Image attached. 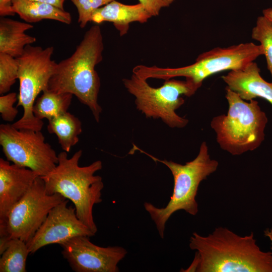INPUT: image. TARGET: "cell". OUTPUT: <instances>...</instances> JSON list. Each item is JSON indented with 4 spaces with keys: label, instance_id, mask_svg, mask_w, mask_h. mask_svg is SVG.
I'll use <instances>...</instances> for the list:
<instances>
[{
    "label": "cell",
    "instance_id": "4",
    "mask_svg": "<svg viewBox=\"0 0 272 272\" xmlns=\"http://www.w3.org/2000/svg\"><path fill=\"white\" fill-rule=\"evenodd\" d=\"M133 146L132 150L139 151L155 162L167 166L173 177L172 194L165 207L158 208L149 202L144 203V207L154 222L160 237L163 239L166 223L175 212L183 210L192 216L197 214L198 208L196 196L199 184L217 170L219 163L211 158L206 142L201 143L197 156L184 164L159 159L134 145Z\"/></svg>",
    "mask_w": 272,
    "mask_h": 272
},
{
    "label": "cell",
    "instance_id": "19",
    "mask_svg": "<svg viewBox=\"0 0 272 272\" xmlns=\"http://www.w3.org/2000/svg\"><path fill=\"white\" fill-rule=\"evenodd\" d=\"M73 95L68 93H58L46 89L36 100L33 113L38 119L48 120L67 111Z\"/></svg>",
    "mask_w": 272,
    "mask_h": 272
},
{
    "label": "cell",
    "instance_id": "23",
    "mask_svg": "<svg viewBox=\"0 0 272 272\" xmlns=\"http://www.w3.org/2000/svg\"><path fill=\"white\" fill-rule=\"evenodd\" d=\"M76 6L78 13V22L80 27L84 28L89 22L93 13L98 9L114 0H71Z\"/></svg>",
    "mask_w": 272,
    "mask_h": 272
},
{
    "label": "cell",
    "instance_id": "20",
    "mask_svg": "<svg viewBox=\"0 0 272 272\" xmlns=\"http://www.w3.org/2000/svg\"><path fill=\"white\" fill-rule=\"evenodd\" d=\"M30 252L26 242L11 239L1 254L0 272H26V260Z\"/></svg>",
    "mask_w": 272,
    "mask_h": 272
},
{
    "label": "cell",
    "instance_id": "21",
    "mask_svg": "<svg viewBox=\"0 0 272 272\" xmlns=\"http://www.w3.org/2000/svg\"><path fill=\"white\" fill-rule=\"evenodd\" d=\"M251 36L252 39L260 43L267 69L272 77V21L263 15L258 17L256 25L252 29Z\"/></svg>",
    "mask_w": 272,
    "mask_h": 272
},
{
    "label": "cell",
    "instance_id": "12",
    "mask_svg": "<svg viewBox=\"0 0 272 272\" xmlns=\"http://www.w3.org/2000/svg\"><path fill=\"white\" fill-rule=\"evenodd\" d=\"M65 200L54 207L34 236L26 243L30 254L51 244H61L78 236L95 234L77 217L75 208Z\"/></svg>",
    "mask_w": 272,
    "mask_h": 272
},
{
    "label": "cell",
    "instance_id": "10",
    "mask_svg": "<svg viewBox=\"0 0 272 272\" xmlns=\"http://www.w3.org/2000/svg\"><path fill=\"white\" fill-rule=\"evenodd\" d=\"M0 145L7 160L30 169L39 176L49 173L58 163V155L45 142L41 131L1 124Z\"/></svg>",
    "mask_w": 272,
    "mask_h": 272
},
{
    "label": "cell",
    "instance_id": "24",
    "mask_svg": "<svg viewBox=\"0 0 272 272\" xmlns=\"http://www.w3.org/2000/svg\"><path fill=\"white\" fill-rule=\"evenodd\" d=\"M18 100L16 93L11 92L0 97V113L1 117L4 121H13L18 113L14 104Z\"/></svg>",
    "mask_w": 272,
    "mask_h": 272
},
{
    "label": "cell",
    "instance_id": "27",
    "mask_svg": "<svg viewBox=\"0 0 272 272\" xmlns=\"http://www.w3.org/2000/svg\"><path fill=\"white\" fill-rule=\"evenodd\" d=\"M47 3L60 9L64 10L63 5L65 0H33Z\"/></svg>",
    "mask_w": 272,
    "mask_h": 272
},
{
    "label": "cell",
    "instance_id": "26",
    "mask_svg": "<svg viewBox=\"0 0 272 272\" xmlns=\"http://www.w3.org/2000/svg\"><path fill=\"white\" fill-rule=\"evenodd\" d=\"M14 0H0V15L1 17L14 16L12 3Z\"/></svg>",
    "mask_w": 272,
    "mask_h": 272
},
{
    "label": "cell",
    "instance_id": "1",
    "mask_svg": "<svg viewBox=\"0 0 272 272\" xmlns=\"http://www.w3.org/2000/svg\"><path fill=\"white\" fill-rule=\"evenodd\" d=\"M189 246L196 251L197 272H272V252L260 249L253 232L241 236L222 227L206 236L193 232Z\"/></svg>",
    "mask_w": 272,
    "mask_h": 272
},
{
    "label": "cell",
    "instance_id": "5",
    "mask_svg": "<svg viewBox=\"0 0 272 272\" xmlns=\"http://www.w3.org/2000/svg\"><path fill=\"white\" fill-rule=\"evenodd\" d=\"M225 89L227 113L214 117L211 122L217 142L222 149L234 156L254 150L264 140L266 114L256 100L246 102L228 87Z\"/></svg>",
    "mask_w": 272,
    "mask_h": 272
},
{
    "label": "cell",
    "instance_id": "28",
    "mask_svg": "<svg viewBox=\"0 0 272 272\" xmlns=\"http://www.w3.org/2000/svg\"><path fill=\"white\" fill-rule=\"evenodd\" d=\"M263 15L272 21V8H268L262 11Z\"/></svg>",
    "mask_w": 272,
    "mask_h": 272
},
{
    "label": "cell",
    "instance_id": "3",
    "mask_svg": "<svg viewBox=\"0 0 272 272\" xmlns=\"http://www.w3.org/2000/svg\"><path fill=\"white\" fill-rule=\"evenodd\" d=\"M82 151L79 150L69 158L67 152L58 155V163L49 173L41 176L46 193H59L75 206L78 218L95 235L97 227L93 216V208L102 201V178L94 174L102 168V162L94 161L88 166L79 165Z\"/></svg>",
    "mask_w": 272,
    "mask_h": 272
},
{
    "label": "cell",
    "instance_id": "9",
    "mask_svg": "<svg viewBox=\"0 0 272 272\" xmlns=\"http://www.w3.org/2000/svg\"><path fill=\"white\" fill-rule=\"evenodd\" d=\"M66 199L59 193H46L44 180L36 178L26 194L14 206L0 225V254L11 239L27 243L46 219L50 210Z\"/></svg>",
    "mask_w": 272,
    "mask_h": 272
},
{
    "label": "cell",
    "instance_id": "29",
    "mask_svg": "<svg viewBox=\"0 0 272 272\" xmlns=\"http://www.w3.org/2000/svg\"><path fill=\"white\" fill-rule=\"evenodd\" d=\"M264 235L267 237L270 241L271 249L272 250V228L266 229L264 231Z\"/></svg>",
    "mask_w": 272,
    "mask_h": 272
},
{
    "label": "cell",
    "instance_id": "14",
    "mask_svg": "<svg viewBox=\"0 0 272 272\" xmlns=\"http://www.w3.org/2000/svg\"><path fill=\"white\" fill-rule=\"evenodd\" d=\"M222 78L227 87L242 99L250 101L260 97L272 104V83L261 77L260 69L254 61L242 69L230 71Z\"/></svg>",
    "mask_w": 272,
    "mask_h": 272
},
{
    "label": "cell",
    "instance_id": "6",
    "mask_svg": "<svg viewBox=\"0 0 272 272\" xmlns=\"http://www.w3.org/2000/svg\"><path fill=\"white\" fill-rule=\"evenodd\" d=\"M263 54L260 45L247 42L216 47L199 54L193 63L187 66L170 68L140 64L133 67L132 73L146 80L154 78L165 81L183 77L201 86L208 77L225 71L242 69Z\"/></svg>",
    "mask_w": 272,
    "mask_h": 272
},
{
    "label": "cell",
    "instance_id": "18",
    "mask_svg": "<svg viewBox=\"0 0 272 272\" xmlns=\"http://www.w3.org/2000/svg\"><path fill=\"white\" fill-rule=\"evenodd\" d=\"M47 130L56 135L62 150L68 153L79 141L82 123L78 118L67 111L49 120Z\"/></svg>",
    "mask_w": 272,
    "mask_h": 272
},
{
    "label": "cell",
    "instance_id": "7",
    "mask_svg": "<svg viewBox=\"0 0 272 272\" xmlns=\"http://www.w3.org/2000/svg\"><path fill=\"white\" fill-rule=\"evenodd\" d=\"M124 87L134 97L137 109L147 118L160 119L171 128H183L188 120L178 115L176 110L184 103L181 96L194 95L201 86L189 79L165 80L158 88L151 87L147 80L136 75L122 79Z\"/></svg>",
    "mask_w": 272,
    "mask_h": 272
},
{
    "label": "cell",
    "instance_id": "16",
    "mask_svg": "<svg viewBox=\"0 0 272 272\" xmlns=\"http://www.w3.org/2000/svg\"><path fill=\"white\" fill-rule=\"evenodd\" d=\"M33 28L26 22H20L5 17L0 19V53L16 58L20 57L27 45L36 41V37L25 32Z\"/></svg>",
    "mask_w": 272,
    "mask_h": 272
},
{
    "label": "cell",
    "instance_id": "2",
    "mask_svg": "<svg viewBox=\"0 0 272 272\" xmlns=\"http://www.w3.org/2000/svg\"><path fill=\"white\" fill-rule=\"evenodd\" d=\"M103 38L98 25L91 27L69 57L57 63L48 89L75 95L99 122L102 109L98 102L100 79L95 66L103 59Z\"/></svg>",
    "mask_w": 272,
    "mask_h": 272
},
{
    "label": "cell",
    "instance_id": "25",
    "mask_svg": "<svg viewBox=\"0 0 272 272\" xmlns=\"http://www.w3.org/2000/svg\"><path fill=\"white\" fill-rule=\"evenodd\" d=\"M175 0H139L152 17L159 15L161 10L169 7Z\"/></svg>",
    "mask_w": 272,
    "mask_h": 272
},
{
    "label": "cell",
    "instance_id": "13",
    "mask_svg": "<svg viewBox=\"0 0 272 272\" xmlns=\"http://www.w3.org/2000/svg\"><path fill=\"white\" fill-rule=\"evenodd\" d=\"M38 176L30 169L0 159V225Z\"/></svg>",
    "mask_w": 272,
    "mask_h": 272
},
{
    "label": "cell",
    "instance_id": "17",
    "mask_svg": "<svg viewBox=\"0 0 272 272\" xmlns=\"http://www.w3.org/2000/svg\"><path fill=\"white\" fill-rule=\"evenodd\" d=\"M13 10L15 14L29 23H37L44 19L58 21L70 24L71 14L64 10L43 2L33 0H14Z\"/></svg>",
    "mask_w": 272,
    "mask_h": 272
},
{
    "label": "cell",
    "instance_id": "15",
    "mask_svg": "<svg viewBox=\"0 0 272 272\" xmlns=\"http://www.w3.org/2000/svg\"><path fill=\"white\" fill-rule=\"evenodd\" d=\"M152 17L140 3L126 5L114 0L96 10L92 16L91 22L96 24L111 22L122 36L127 34L131 23H145Z\"/></svg>",
    "mask_w": 272,
    "mask_h": 272
},
{
    "label": "cell",
    "instance_id": "8",
    "mask_svg": "<svg viewBox=\"0 0 272 272\" xmlns=\"http://www.w3.org/2000/svg\"><path fill=\"white\" fill-rule=\"evenodd\" d=\"M54 48H43L39 46L27 45L19 57V93L16 107L22 106V117L12 125L17 129H30L41 131L42 120L33 113L35 101L41 92L48 88L57 63L52 59Z\"/></svg>",
    "mask_w": 272,
    "mask_h": 272
},
{
    "label": "cell",
    "instance_id": "22",
    "mask_svg": "<svg viewBox=\"0 0 272 272\" xmlns=\"http://www.w3.org/2000/svg\"><path fill=\"white\" fill-rule=\"evenodd\" d=\"M19 63L17 58L0 53V94L8 93L18 79Z\"/></svg>",
    "mask_w": 272,
    "mask_h": 272
},
{
    "label": "cell",
    "instance_id": "11",
    "mask_svg": "<svg viewBox=\"0 0 272 272\" xmlns=\"http://www.w3.org/2000/svg\"><path fill=\"white\" fill-rule=\"evenodd\" d=\"M90 237L78 236L61 244V253L75 272H118V264L127 253L119 246L101 247Z\"/></svg>",
    "mask_w": 272,
    "mask_h": 272
}]
</instances>
